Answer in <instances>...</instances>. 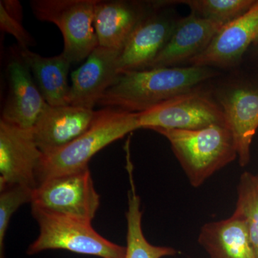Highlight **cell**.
Instances as JSON below:
<instances>
[{"label":"cell","mask_w":258,"mask_h":258,"mask_svg":"<svg viewBox=\"0 0 258 258\" xmlns=\"http://www.w3.org/2000/svg\"><path fill=\"white\" fill-rule=\"evenodd\" d=\"M215 76L210 68H158L120 75L98 102L103 108L131 113L150 109Z\"/></svg>","instance_id":"cell-1"},{"label":"cell","mask_w":258,"mask_h":258,"mask_svg":"<svg viewBox=\"0 0 258 258\" xmlns=\"http://www.w3.org/2000/svg\"><path fill=\"white\" fill-rule=\"evenodd\" d=\"M138 113L102 108L87 132L63 147L42 154L37 170V186L47 180L89 167L93 156L127 134L138 130Z\"/></svg>","instance_id":"cell-2"},{"label":"cell","mask_w":258,"mask_h":258,"mask_svg":"<svg viewBox=\"0 0 258 258\" xmlns=\"http://www.w3.org/2000/svg\"><path fill=\"white\" fill-rule=\"evenodd\" d=\"M165 137L190 184L200 187L215 172L237 157L235 140L227 125L197 130L152 129Z\"/></svg>","instance_id":"cell-3"},{"label":"cell","mask_w":258,"mask_h":258,"mask_svg":"<svg viewBox=\"0 0 258 258\" xmlns=\"http://www.w3.org/2000/svg\"><path fill=\"white\" fill-rule=\"evenodd\" d=\"M39 226L38 237L27 253L64 249L101 258H124L125 247L113 243L97 232L91 222L31 208Z\"/></svg>","instance_id":"cell-4"},{"label":"cell","mask_w":258,"mask_h":258,"mask_svg":"<svg viewBox=\"0 0 258 258\" xmlns=\"http://www.w3.org/2000/svg\"><path fill=\"white\" fill-rule=\"evenodd\" d=\"M97 0H32L37 20L55 24L64 40L62 53L71 63L87 59L98 46L94 28Z\"/></svg>","instance_id":"cell-5"},{"label":"cell","mask_w":258,"mask_h":258,"mask_svg":"<svg viewBox=\"0 0 258 258\" xmlns=\"http://www.w3.org/2000/svg\"><path fill=\"white\" fill-rule=\"evenodd\" d=\"M31 208L92 222L100 206L89 167L52 178L34 189Z\"/></svg>","instance_id":"cell-6"},{"label":"cell","mask_w":258,"mask_h":258,"mask_svg":"<svg viewBox=\"0 0 258 258\" xmlns=\"http://www.w3.org/2000/svg\"><path fill=\"white\" fill-rule=\"evenodd\" d=\"M139 129L197 130L227 125L221 106L207 94L192 90L138 113Z\"/></svg>","instance_id":"cell-7"},{"label":"cell","mask_w":258,"mask_h":258,"mask_svg":"<svg viewBox=\"0 0 258 258\" xmlns=\"http://www.w3.org/2000/svg\"><path fill=\"white\" fill-rule=\"evenodd\" d=\"M42 156L32 129L0 120V190L14 185L35 189Z\"/></svg>","instance_id":"cell-8"},{"label":"cell","mask_w":258,"mask_h":258,"mask_svg":"<svg viewBox=\"0 0 258 258\" xmlns=\"http://www.w3.org/2000/svg\"><path fill=\"white\" fill-rule=\"evenodd\" d=\"M257 42L258 0L243 15L224 25L208 46L188 62L197 67H229Z\"/></svg>","instance_id":"cell-9"},{"label":"cell","mask_w":258,"mask_h":258,"mask_svg":"<svg viewBox=\"0 0 258 258\" xmlns=\"http://www.w3.org/2000/svg\"><path fill=\"white\" fill-rule=\"evenodd\" d=\"M6 72L8 93L1 119L21 128L32 129L47 102L20 52L12 56Z\"/></svg>","instance_id":"cell-10"},{"label":"cell","mask_w":258,"mask_h":258,"mask_svg":"<svg viewBox=\"0 0 258 258\" xmlns=\"http://www.w3.org/2000/svg\"><path fill=\"white\" fill-rule=\"evenodd\" d=\"M121 50L98 46L71 75V106L93 110L120 75L117 71Z\"/></svg>","instance_id":"cell-11"},{"label":"cell","mask_w":258,"mask_h":258,"mask_svg":"<svg viewBox=\"0 0 258 258\" xmlns=\"http://www.w3.org/2000/svg\"><path fill=\"white\" fill-rule=\"evenodd\" d=\"M96 111L71 106L47 104L32 128L34 138L42 154L67 145L92 125Z\"/></svg>","instance_id":"cell-12"},{"label":"cell","mask_w":258,"mask_h":258,"mask_svg":"<svg viewBox=\"0 0 258 258\" xmlns=\"http://www.w3.org/2000/svg\"><path fill=\"white\" fill-rule=\"evenodd\" d=\"M175 22L149 13L139 23L120 52L117 71L120 75L149 69L169 40Z\"/></svg>","instance_id":"cell-13"},{"label":"cell","mask_w":258,"mask_h":258,"mask_svg":"<svg viewBox=\"0 0 258 258\" xmlns=\"http://www.w3.org/2000/svg\"><path fill=\"white\" fill-rule=\"evenodd\" d=\"M224 24L191 13L176 22L169 40L149 69L176 67L201 53Z\"/></svg>","instance_id":"cell-14"},{"label":"cell","mask_w":258,"mask_h":258,"mask_svg":"<svg viewBox=\"0 0 258 258\" xmlns=\"http://www.w3.org/2000/svg\"><path fill=\"white\" fill-rule=\"evenodd\" d=\"M226 123L233 136L239 164L250 161L251 144L258 128V89L232 88L220 99Z\"/></svg>","instance_id":"cell-15"},{"label":"cell","mask_w":258,"mask_h":258,"mask_svg":"<svg viewBox=\"0 0 258 258\" xmlns=\"http://www.w3.org/2000/svg\"><path fill=\"white\" fill-rule=\"evenodd\" d=\"M149 13L141 2L97 0L94 28L98 46L122 50L134 29Z\"/></svg>","instance_id":"cell-16"},{"label":"cell","mask_w":258,"mask_h":258,"mask_svg":"<svg viewBox=\"0 0 258 258\" xmlns=\"http://www.w3.org/2000/svg\"><path fill=\"white\" fill-rule=\"evenodd\" d=\"M198 242L210 258H257L244 222L234 214L226 220L205 224Z\"/></svg>","instance_id":"cell-17"},{"label":"cell","mask_w":258,"mask_h":258,"mask_svg":"<svg viewBox=\"0 0 258 258\" xmlns=\"http://www.w3.org/2000/svg\"><path fill=\"white\" fill-rule=\"evenodd\" d=\"M20 52L47 104L69 106L71 86L68 76L71 61L62 52L50 57H42L29 49H20Z\"/></svg>","instance_id":"cell-18"},{"label":"cell","mask_w":258,"mask_h":258,"mask_svg":"<svg viewBox=\"0 0 258 258\" xmlns=\"http://www.w3.org/2000/svg\"><path fill=\"white\" fill-rule=\"evenodd\" d=\"M128 171L131 189L128 192V210L125 213L127 235L124 258H162L175 255L177 254L176 249L166 246L154 245L144 236L141 199L134 184L130 161H128Z\"/></svg>","instance_id":"cell-19"},{"label":"cell","mask_w":258,"mask_h":258,"mask_svg":"<svg viewBox=\"0 0 258 258\" xmlns=\"http://www.w3.org/2000/svg\"><path fill=\"white\" fill-rule=\"evenodd\" d=\"M233 214L244 222L254 253L258 258V176L249 172H244L241 175Z\"/></svg>","instance_id":"cell-20"},{"label":"cell","mask_w":258,"mask_h":258,"mask_svg":"<svg viewBox=\"0 0 258 258\" xmlns=\"http://www.w3.org/2000/svg\"><path fill=\"white\" fill-rule=\"evenodd\" d=\"M256 2L257 0H181L162 3L187 5L192 14L226 25L245 13Z\"/></svg>","instance_id":"cell-21"},{"label":"cell","mask_w":258,"mask_h":258,"mask_svg":"<svg viewBox=\"0 0 258 258\" xmlns=\"http://www.w3.org/2000/svg\"><path fill=\"white\" fill-rule=\"evenodd\" d=\"M34 189L14 185L0 190V258H4L5 235L11 217L22 205L31 203Z\"/></svg>","instance_id":"cell-22"},{"label":"cell","mask_w":258,"mask_h":258,"mask_svg":"<svg viewBox=\"0 0 258 258\" xmlns=\"http://www.w3.org/2000/svg\"><path fill=\"white\" fill-rule=\"evenodd\" d=\"M23 9L18 1L1 0L0 1V28L16 39L20 49H29L34 45L31 35L24 28Z\"/></svg>","instance_id":"cell-23"},{"label":"cell","mask_w":258,"mask_h":258,"mask_svg":"<svg viewBox=\"0 0 258 258\" xmlns=\"http://www.w3.org/2000/svg\"><path fill=\"white\" fill-rule=\"evenodd\" d=\"M257 44H258V42H257Z\"/></svg>","instance_id":"cell-24"}]
</instances>
